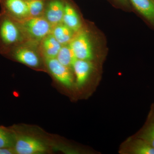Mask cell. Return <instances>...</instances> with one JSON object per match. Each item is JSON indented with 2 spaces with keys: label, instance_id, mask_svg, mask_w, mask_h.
Returning a JSON list of instances; mask_svg holds the SVG:
<instances>
[{
  "label": "cell",
  "instance_id": "7",
  "mask_svg": "<svg viewBox=\"0 0 154 154\" xmlns=\"http://www.w3.org/2000/svg\"><path fill=\"white\" fill-rule=\"evenodd\" d=\"M47 69L53 76L61 85L70 88L73 84L71 69L61 63L56 58L45 60Z\"/></svg>",
  "mask_w": 154,
  "mask_h": 154
},
{
  "label": "cell",
  "instance_id": "14",
  "mask_svg": "<svg viewBox=\"0 0 154 154\" xmlns=\"http://www.w3.org/2000/svg\"><path fill=\"white\" fill-rule=\"evenodd\" d=\"M56 58L61 63L71 69H72L73 64L77 59L69 43L62 45Z\"/></svg>",
  "mask_w": 154,
  "mask_h": 154
},
{
  "label": "cell",
  "instance_id": "16",
  "mask_svg": "<svg viewBox=\"0 0 154 154\" xmlns=\"http://www.w3.org/2000/svg\"><path fill=\"white\" fill-rule=\"evenodd\" d=\"M30 17H43L45 0H26Z\"/></svg>",
  "mask_w": 154,
  "mask_h": 154
},
{
  "label": "cell",
  "instance_id": "11",
  "mask_svg": "<svg viewBox=\"0 0 154 154\" xmlns=\"http://www.w3.org/2000/svg\"><path fill=\"white\" fill-rule=\"evenodd\" d=\"M62 46L52 33L45 36L39 44V49L44 60L56 58Z\"/></svg>",
  "mask_w": 154,
  "mask_h": 154
},
{
  "label": "cell",
  "instance_id": "17",
  "mask_svg": "<svg viewBox=\"0 0 154 154\" xmlns=\"http://www.w3.org/2000/svg\"><path fill=\"white\" fill-rule=\"evenodd\" d=\"M131 151L135 154H154V148L145 140L138 137L133 144Z\"/></svg>",
  "mask_w": 154,
  "mask_h": 154
},
{
  "label": "cell",
  "instance_id": "18",
  "mask_svg": "<svg viewBox=\"0 0 154 154\" xmlns=\"http://www.w3.org/2000/svg\"><path fill=\"white\" fill-rule=\"evenodd\" d=\"M15 143L14 135L0 128V148H13Z\"/></svg>",
  "mask_w": 154,
  "mask_h": 154
},
{
  "label": "cell",
  "instance_id": "9",
  "mask_svg": "<svg viewBox=\"0 0 154 154\" xmlns=\"http://www.w3.org/2000/svg\"><path fill=\"white\" fill-rule=\"evenodd\" d=\"M62 22L75 33L83 28L79 13L71 0H66Z\"/></svg>",
  "mask_w": 154,
  "mask_h": 154
},
{
  "label": "cell",
  "instance_id": "15",
  "mask_svg": "<svg viewBox=\"0 0 154 154\" xmlns=\"http://www.w3.org/2000/svg\"><path fill=\"white\" fill-rule=\"evenodd\" d=\"M152 115L137 137L145 140L154 148V113Z\"/></svg>",
  "mask_w": 154,
  "mask_h": 154
},
{
  "label": "cell",
  "instance_id": "6",
  "mask_svg": "<svg viewBox=\"0 0 154 154\" xmlns=\"http://www.w3.org/2000/svg\"><path fill=\"white\" fill-rule=\"evenodd\" d=\"M14 149L15 154H40L47 150V148L41 141L28 136L15 137Z\"/></svg>",
  "mask_w": 154,
  "mask_h": 154
},
{
  "label": "cell",
  "instance_id": "1",
  "mask_svg": "<svg viewBox=\"0 0 154 154\" xmlns=\"http://www.w3.org/2000/svg\"><path fill=\"white\" fill-rule=\"evenodd\" d=\"M27 41L19 22L0 13V53L5 55L12 48Z\"/></svg>",
  "mask_w": 154,
  "mask_h": 154
},
{
  "label": "cell",
  "instance_id": "21",
  "mask_svg": "<svg viewBox=\"0 0 154 154\" xmlns=\"http://www.w3.org/2000/svg\"><path fill=\"white\" fill-rule=\"evenodd\" d=\"M151 1L154 3V0H151Z\"/></svg>",
  "mask_w": 154,
  "mask_h": 154
},
{
  "label": "cell",
  "instance_id": "3",
  "mask_svg": "<svg viewBox=\"0 0 154 154\" xmlns=\"http://www.w3.org/2000/svg\"><path fill=\"white\" fill-rule=\"evenodd\" d=\"M27 41L39 43L51 33L53 26L44 17H30L19 23Z\"/></svg>",
  "mask_w": 154,
  "mask_h": 154
},
{
  "label": "cell",
  "instance_id": "10",
  "mask_svg": "<svg viewBox=\"0 0 154 154\" xmlns=\"http://www.w3.org/2000/svg\"><path fill=\"white\" fill-rule=\"evenodd\" d=\"M94 65L91 60L76 59L73 64L72 69L76 77V82L78 87L84 85L91 75Z\"/></svg>",
  "mask_w": 154,
  "mask_h": 154
},
{
  "label": "cell",
  "instance_id": "20",
  "mask_svg": "<svg viewBox=\"0 0 154 154\" xmlns=\"http://www.w3.org/2000/svg\"><path fill=\"white\" fill-rule=\"evenodd\" d=\"M114 1L119 5L124 7H129L130 5L129 0H114Z\"/></svg>",
  "mask_w": 154,
  "mask_h": 154
},
{
  "label": "cell",
  "instance_id": "8",
  "mask_svg": "<svg viewBox=\"0 0 154 154\" xmlns=\"http://www.w3.org/2000/svg\"><path fill=\"white\" fill-rule=\"evenodd\" d=\"M65 2L66 0H45L43 17L53 27L62 22Z\"/></svg>",
  "mask_w": 154,
  "mask_h": 154
},
{
  "label": "cell",
  "instance_id": "12",
  "mask_svg": "<svg viewBox=\"0 0 154 154\" xmlns=\"http://www.w3.org/2000/svg\"><path fill=\"white\" fill-rule=\"evenodd\" d=\"M136 11L154 28V3L151 0H129Z\"/></svg>",
  "mask_w": 154,
  "mask_h": 154
},
{
  "label": "cell",
  "instance_id": "5",
  "mask_svg": "<svg viewBox=\"0 0 154 154\" xmlns=\"http://www.w3.org/2000/svg\"><path fill=\"white\" fill-rule=\"evenodd\" d=\"M1 12L15 22H22L30 18L26 0H0Z\"/></svg>",
  "mask_w": 154,
  "mask_h": 154
},
{
  "label": "cell",
  "instance_id": "19",
  "mask_svg": "<svg viewBox=\"0 0 154 154\" xmlns=\"http://www.w3.org/2000/svg\"><path fill=\"white\" fill-rule=\"evenodd\" d=\"M15 154L13 148H0V154Z\"/></svg>",
  "mask_w": 154,
  "mask_h": 154
},
{
  "label": "cell",
  "instance_id": "2",
  "mask_svg": "<svg viewBox=\"0 0 154 154\" xmlns=\"http://www.w3.org/2000/svg\"><path fill=\"white\" fill-rule=\"evenodd\" d=\"M39 43L26 41L11 49L7 54L14 60L33 68L38 69L42 66V58Z\"/></svg>",
  "mask_w": 154,
  "mask_h": 154
},
{
  "label": "cell",
  "instance_id": "13",
  "mask_svg": "<svg viewBox=\"0 0 154 154\" xmlns=\"http://www.w3.org/2000/svg\"><path fill=\"white\" fill-rule=\"evenodd\" d=\"M51 33L62 45L69 44L76 33L62 22L53 27Z\"/></svg>",
  "mask_w": 154,
  "mask_h": 154
},
{
  "label": "cell",
  "instance_id": "4",
  "mask_svg": "<svg viewBox=\"0 0 154 154\" xmlns=\"http://www.w3.org/2000/svg\"><path fill=\"white\" fill-rule=\"evenodd\" d=\"M77 59L92 60L94 57L93 42L89 32L82 28L69 43Z\"/></svg>",
  "mask_w": 154,
  "mask_h": 154
}]
</instances>
